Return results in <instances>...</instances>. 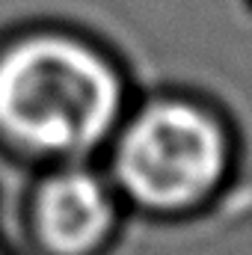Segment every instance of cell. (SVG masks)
Instances as JSON below:
<instances>
[{
  "label": "cell",
  "mask_w": 252,
  "mask_h": 255,
  "mask_svg": "<svg viewBox=\"0 0 252 255\" xmlns=\"http://www.w3.org/2000/svg\"><path fill=\"white\" fill-rule=\"evenodd\" d=\"M113 178L127 199L163 217L202 208L226 184L235 142L226 122L199 101L154 98L113 133Z\"/></svg>",
  "instance_id": "2"
},
{
  "label": "cell",
  "mask_w": 252,
  "mask_h": 255,
  "mask_svg": "<svg viewBox=\"0 0 252 255\" xmlns=\"http://www.w3.org/2000/svg\"><path fill=\"white\" fill-rule=\"evenodd\" d=\"M0 255H6V253H3V250H0Z\"/></svg>",
  "instance_id": "4"
},
{
  "label": "cell",
  "mask_w": 252,
  "mask_h": 255,
  "mask_svg": "<svg viewBox=\"0 0 252 255\" xmlns=\"http://www.w3.org/2000/svg\"><path fill=\"white\" fill-rule=\"evenodd\" d=\"M30 226L48 255H95L116 235L119 205L95 169L68 163L39 181Z\"/></svg>",
  "instance_id": "3"
},
{
  "label": "cell",
  "mask_w": 252,
  "mask_h": 255,
  "mask_svg": "<svg viewBox=\"0 0 252 255\" xmlns=\"http://www.w3.org/2000/svg\"><path fill=\"white\" fill-rule=\"evenodd\" d=\"M125 80L113 60L63 30H30L0 48V139L12 148L80 160L113 139Z\"/></svg>",
  "instance_id": "1"
}]
</instances>
